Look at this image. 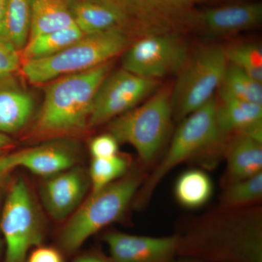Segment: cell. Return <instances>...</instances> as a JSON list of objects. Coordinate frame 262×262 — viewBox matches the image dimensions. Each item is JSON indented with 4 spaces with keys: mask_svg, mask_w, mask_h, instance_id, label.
Segmentation results:
<instances>
[{
    "mask_svg": "<svg viewBox=\"0 0 262 262\" xmlns=\"http://www.w3.org/2000/svg\"><path fill=\"white\" fill-rule=\"evenodd\" d=\"M178 257L202 262H262V207L215 209L179 225Z\"/></svg>",
    "mask_w": 262,
    "mask_h": 262,
    "instance_id": "cell-1",
    "label": "cell"
},
{
    "mask_svg": "<svg viewBox=\"0 0 262 262\" xmlns=\"http://www.w3.org/2000/svg\"><path fill=\"white\" fill-rule=\"evenodd\" d=\"M214 98L179 122L170 144L149 170L133 204L137 210L149 206L158 185L176 167L196 162L202 169L214 168L223 158L227 139L221 134L216 122Z\"/></svg>",
    "mask_w": 262,
    "mask_h": 262,
    "instance_id": "cell-2",
    "label": "cell"
},
{
    "mask_svg": "<svg viewBox=\"0 0 262 262\" xmlns=\"http://www.w3.org/2000/svg\"><path fill=\"white\" fill-rule=\"evenodd\" d=\"M111 68L110 61L55 80L46 91L34 125L36 135H72L85 130L95 95Z\"/></svg>",
    "mask_w": 262,
    "mask_h": 262,
    "instance_id": "cell-3",
    "label": "cell"
},
{
    "mask_svg": "<svg viewBox=\"0 0 262 262\" xmlns=\"http://www.w3.org/2000/svg\"><path fill=\"white\" fill-rule=\"evenodd\" d=\"M149 170L139 162L121 178L91 195L78 207L58 236L61 251L75 253L89 237L125 216Z\"/></svg>",
    "mask_w": 262,
    "mask_h": 262,
    "instance_id": "cell-4",
    "label": "cell"
},
{
    "mask_svg": "<svg viewBox=\"0 0 262 262\" xmlns=\"http://www.w3.org/2000/svg\"><path fill=\"white\" fill-rule=\"evenodd\" d=\"M171 90L158 89L142 105L108 122V130L120 143L136 149L139 162L151 170L165 148L173 124Z\"/></svg>",
    "mask_w": 262,
    "mask_h": 262,
    "instance_id": "cell-5",
    "label": "cell"
},
{
    "mask_svg": "<svg viewBox=\"0 0 262 262\" xmlns=\"http://www.w3.org/2000/svg\"><path fill=\"white\" fill-rule=\"evenodd\" d=\"M128 45L129 37L123 29L87 34L56 54L25 61L22 74L31 83H46L107 63Z\"/></svg>",
    "mask_w": 262,
    "mask_h": 262,
    "instance_id": "cell-6",
    "label": "cell"
},
{
    "mask_svg": "<svg viewBox=\"0 0 262 262\" xmlns=\"http://www.w3.org/2000/svg\"><path fill=\"white\" fill-rule=\"evenodd\" d=\"M227 64L225 48L221 46H206L189 56L170 94L176 121H182L213 98Z\"/></svg>",
    "mask_w": 262,
    "mask_h": 262,
    "instance_id": "cell-7",
    "label": "cell"
},
{
    "mask_svg": "<svg viewBox=\"0 0 262 262\" xmlns=\"http://www.w3.org/2000/svg\"><path fill=\"white\" fill-rule=\"evenodd\" d=\"M0 229L6 245L3 262H25L29 251L44 239L40 215L30 189L22 179L10 188L1 210Z\"/></svg>",
    "mask_w": 262,
    "mask_h": 262,
    "instance_id": "cell-8",
    "label": "cell"
},
{
    "mask_svg": "<svg viewBox=\"0 0 262 262\" xmlns=\"http://www.w3.org/2000/svg\"><path fill=\"white\" fill-rule=\"evenodd\" d=\"M189 56L188 46L177 33L148 34L125 51L122 69L140 77L159 80L178 74Z\"/></svg>",
    "mask_w": 262,
    "mask_h": 262,
    "instance_id": "cell-9",
    "label": "cell"
},
{
    "mask_svg": "<svg viewBox=\"0 0 262 262\" xmlns=\"http://www.w3.org/2000/svg\"><path fill=\"white\" fill-rule=\"evenodd\" d=\"M159 80L121 69L105 77L96 91L89 127L99 126L139 106L159 89Z\"/></svg>",
    "mask_w": 262,
    "mask_h": 262,
    "instance_id": "cell-10",
    "label": "cell"
},
{
    "mask_svg": "<svg viewBox=\"0 0 262 262\" xmlns=\"http://www.w3.org/2000/svg\"><path fill=\"white\" fill-rule=\"evenodd\" d=\"M102 241L113 262H175L178 257L176 234L151 237L110 231L103 234Z\"/></svg>",
    "mask_w": 262,
    "mask_h": 262,
    "instance_id": "cell-11",
    "label": "cell"
},
{
    "mask_svg": "<svg viewBox=\"0 0 262 262\" xmlns=\"http://www.w3.org/2000/svg\"><path fill=\"white\" fill-rule=\"evenodd\" d=\"M90 187L89 173L75 166L48 177L41 186V198L53 220H64L82 204Z\"/></svg>",
    "mask_w": 262,
    "mask_h": 262,
    "instance_id": "cell-12",
    "label": "cell"
},
{
    "mask_svg": "<svg viewBox=\"0 0 262 262\" xmlns=\"http://www.w3.org/2000/svg\"><path fill=\"white\" fill-rule=\"evenodd\" d=\"M261 20V3H241L194 10L192 27L212 35L225 36L254 28Z\"/></svg>",
    "mask_w": 262,
    "mask_h": 262,
    "instance_id": "cell-13",
    "label": "cell"
},
{
    "mask_svg": "<svg viewBox=\"0 0 262 262\" xmlns=\"http://www.w3.org/2000/svg\"><path fill=\"white\" fill-rule=\"evenodd\" d=\"M223 158L226 169L220 181L222 188L262 172V141L246 132L232 134L226 142Z\"/></svg>",
    "mask_w": 262,
    "mask_h": 262,
    "instance_id": "cell-14",
    "label": "cell"
},
{
    "mask_svg": "<svg viewBox=\"0 0 262 262\" xmlns=\"http://www.w3.org/2000/svg\"><path fill=\"white\" fill-rule=\"evenodd\" d=\"M75 25L84 35L113 29H123L130 23L125 12L103 0H68Z\"/></svg>",
    "mask_w": 262,
    "mask_h": 262,
    "instance_id": "cell-15",
    "label": "cell"
},
{
    "mask_svg": "<svg viewBox=\"0 0 262 262\" xmlns=\"http://www.w3.org/2000/svg\"><path fill=\"white\" fill-rule=\"evenodd\" d=\"M34 108L32 95L12 76L0 80V133L7 135L23 128Z\"/></svg>",
    "mask_w": 262,
    "mask_h": 262,
    "instance_id": "cell-16",
    "label": "cell"
},
{
    "mask_svg": "<svg viewBox=\"0 0 262 262\" xmlns=\"http://www.w3.org/2000/svg\"><path fill=\"white\" fill-rule=\"evenodd\" d=\"M18 167L39 177H53L75 166L77 155L72 148L51 143L18 151Z\"/></svg>",
    "mask_w": 262,
    "mask_h": 262,
    "instance_id": "cell-17",
    "label": "cell"
},
{
    "mask_svg": "<svg viewBox=\"0 0 262 262\" xmlns=\"http://www.w3.org/2000/svg\"><path fill=\"white\" fill-rule=\"evenodd\" d=\"M29 3L31 10L29 39L75 24L68 0H29Z\"/></svg>",
    "mask_w": 262,
    "mask_h": 262,
    "instance_id": "cell-18",
    "label": "cell"
},
{
    "mask_svg": "<svg viewBox=\"0 0 262 262\" xmlns=\"http://www.w3.org/2000/svg\"><path fill=\"white\" fill-rule=\"evenodd\" d=\"M213 189V183L206 170L189 169L181 173L176 181L174 198L179 206L186 209H198L210 201Z\"/></svg>",
    "mask_w": 262,
    "mask_h": 262,
    "instance_id": "cell-19",
    "label": "cell"
},
{
    "mask_svg": "<svg viewBox=\"0 0 262 262\" xmlns=\"http://www.w3.org/2000/svg\"><path fill=\"white\" fill-rule=\"evenodd\" d=\"M216 122L221 134L228 139L262 122V105L228 100L217 104Z\"/></svg>",
    "mask_w": 262,
    "mask_h": 262,
    "instance_id": "cell-20",
    "label": "cell"
},
{
    "mask_svg": "<svg viewBox=\"0 0 262 262\" xmlns=\"http://www.w3.org/2000/svg\"><path fill=\"white\" fill-rule=\"evenodd\" d=\"M31 30L29 0H8L1 39L18 52L28 42Z\"/></svg>",
    "mask_w": 262,
    "mask_h": 262,
    "instance_id": "cell-21",
    "label": "cell"
},
{
    "mask_svg": "<svg viewBox=\"0 0 262 262\" xmlns=\"http://www.w3.org/2000/svg\"><path fill=\"white\" fill-rule=\"evenodd\" d=\"M262 82L228 63L218 91L222 101L237 100L262 105Z\"/></svg>",
    "mask_w": 262,
    "mask_h": 262,
    "instance_id": "cell-22",
    "label": "cell"
},
{
    "mask_svg": "<svg viewBox=\"0 0 262 262\" xmlns=\"http://www.w3.org/2000/svg\"><path fill=\"white\" fill-rule=\"evenodd\" d=\"M84 34L77 26L30 38L23 49L26 61L53 56L73 44Z\"/></svg>",
    "mask_w": 262,
    "mask_h": 262,
    "instance_id": "cell-23",
    "label": "cell"
},
{
    "mask_svg": "<svg viewBox=\"0 0 262 262\" xmlns=\"http://www.w3.org/2000/svg\"><path fill=\"white\" fill-rule=\"evenodd\" d=\"M219 196V207L243 208L261 206L262 172L254 177L238 181L222 188Z\"/></svg>",
    "mask_w": 262,
    "mask_h": 262,
    "instance_id": "cell-24",
    "label": "cell"
},
{
    "mask_svg": "<svg viewBox=\"0 0 262 262\" xmlns=\"http://www.w3.org/2000/svg\"><path fill=\"white\" fill-rule=\"evenodd\" d=\"M132 163L126 157L120 154L106 158H93L89 175L91 192H97L129 171Z\"/></svg>",
    "mask_w": 262,
    "mask_h": 262,
    "instance_id": "cell-25",
    "label": "cell"
},
{
    "mask_svg": "<svg viewBox=\"0 0 262 262\" xmlns=\"http://www.w3.org/2000/svg\"><path fill=\"white\" fill-rule=\"evenodd\" d=\"M225 51L228 63L262 82V48L259 44L241 43L225 48Z\"/></svg>",
    "mask_w": 262,
    "mask_h": 262,
    "instance_id": "cell-26",
    "label": "cell"
},
{
    "mask_svg": "<svg viewBox=\"0 0 262 262\" xmlns=\"http://www.w3.org/2000/svg\"><path fill=\"white\" fill-rule=\"evenodd\" d=\"M146 9L192 27L193 7L201 0H135Z\"/></svg>",
    "mask_w": 262,
    "mask_h": 262,
    "instance_id": "cell-27",
    "label": "cell"
},
{
    "mask_svg": "<svg viewBox=\"0 0 262 262\" xmlns=\"http://www.w3.org/2000/svg\"><path fill=\"white\" fill-rule=\"evenodd\" d=\"M20 65L18 51L0 38V80L13 75Z\"/></svg>",
    "mask_w": 262,
    "mask_h": 262,
    "instance_id": "cell-28",
    "label": "cell"
},
{
    "mask_svg": "<svg viewBox=\"0 0 262 262\" xmlns=\"http://www.w3.org/2000/svg\"><path fill=\"white\" fill-rule=\"evenodd\" d=\"M93 158H106L119 154V142L110 133L94 138L90 144Z\"/></svg>",
    "mask_w": 262,
    "mask_h": 262,
    "instance_id": "cell-29",
    "label": "cell"
},
{
    "mask_svg": "<svg viewBox=\"0 0 262 262\" xmlns=\"http://www.w3.org/2000/svg\"><path fill=\"white\" fill-rule=\"evenodd\" d=\"M25 262H64V258L61 250L40 245L29 253Z\"/></svg>",
    "mask_w": 262,
    "mask_h": 262,
    "instance_id": "cell-30",
    "label": "cell"
},
{
    "mask_svg": "<svg viewBox=\"0 0 262 262\" xmlns=\"http://www.w3.org/2000/svg\"><path fill=\"white\" fill-rule=\"evenodd\" d=\"M18 151L11 154H0V181L10 170L18 167Z\"/></svg>",
    "mask_w": 262,
    "mask_h": 262,
    "instance_id": "cell-31",
    "label": "cell"
},
{
    "mask_svg": "<svg viewBox=\"0 0 262 262\" xmlns=\"http://www.w3.org/2000/svg\"><path fill=\"white\" fill-rule=\"evenodd\" d=\"M73 262H113L110 256L98 251H92L77 256Z\"/></svg>",
    "mask_w": 262,
    "mask_h": 262,
    "instance_id": "cell-32",
    "label": "cell"
},
{
    "mask_svg": "<svg viewBox=\"0 0 262 262\" xmlns=\"http://www.w3.org/2000/svg\"><path fill=\"white\" fill-rule=\"evenodd\" d=\"M8 0H0V38H1L2 29L4 22L5 11H6Z\"/></svg>",
    "mask_w": 262,
    "mask_h": 262,
    "instance_id": "cell-33",
    "label": "cell"
},
{
    "mask_svg": "<svg viewBox=\"0 0 262 262\" xmlns=\"http://www.w3.org/2000/svg\"><path fill=\"white\" fill-rule=\"evenodd\" d=\"M11 139L6 134L0 133V150L4 149L11 144Z\"/></svg>",
    "mask_w": 262,
    "mask_h": 262,
    "instance_id": "cell-34",
    "label": "cell"
},
{
    "mask_svg": "<svg viewBox=\"0 0 262 262\" xmlns=\"http://www.w3.org/2000/svg\"><path fill=\"white\" fill-rule=\"evenodd\" d=\"M175 262H202L199 260L194 259V258H186V257H178L176 260Z\"/></svg>",
    "mask_w": 262,
    "mask_h": 262,
    "instance_id": "cell-35",
    "label": "cell"
},
{
    "mask_svg": "<svg viewBox=\"0 0 262 262\" xmlns=\"http://www.w3.org/2000/svg\"><path fill=\"white\" fill-rule=\"evenodd\" d=\"M103 1L108 2V3H113V4L120 6L121 4L122 0H103Z\"/></svg>",
    "mask_w": 262,
    "mask_h": 262,
    "instance_id": "cell-36",
    "label": "cell"
},
{
    "mask_svg": "<svg viewBox=\"0 0 262 262\" xmlns=\"http://www.w3.org/2000/svg\"><path fill=\"white\" fill-rule=\"evenodd\" d=\"M1 210H2L1 198H0V215H1ZM0 233H1V229H0ZM0 251H1V239H0Z\"/></svg>",
    "mask_w": 262,
    "mask_h": 262,
    "instance_id": "cell-37",
    "label": "cell"
}]
</instances>
